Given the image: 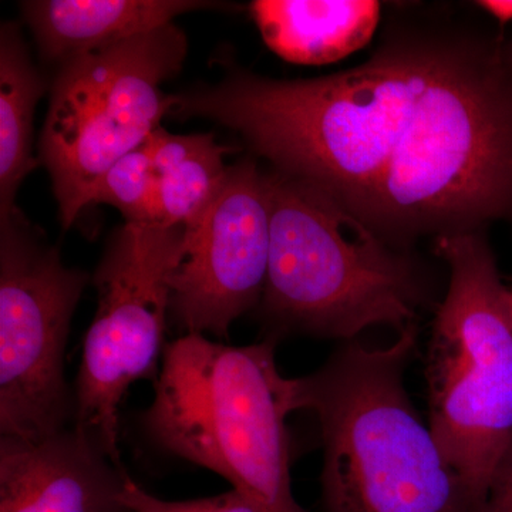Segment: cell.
I'll return each mask as SVG.
<instances>
[{
    "label": "cell",
    "instance_id": "3",
    "mask_svg": "<svg viewBox=\"0 0 512 512\" xmlns=\"http://www.w3.org/2000/svg\"><path fill=\"white\" fill-rule=\"evenodd\" d=\"M417 338L413 323L389 348L346 343L316 372L289 379L293 413L319 423L326 512H473L404 386Z\"/></svg>",
    "mask_w": 512,
    "mask_h": 512
},
{
    "label": "cell",
    "instance_id": "15",
    "mask_svg": "<svg viewBox=\"0 0 512 512\" xmlns=\"http://www.w3.org/2000/svg\"><path fill=\"white\" fill-rule=\"evenodd\" d=\"M46 90L15 23L0 30V220L18 210L16 194L39 161L32 153L37 101Z\"/></svg>",
    "mask_w": 512,
    "mask_h": 512
},
{
    "label": "cell",
    "instance_id": "20",
    "mask_svg": "<svg viewBox=\"0 0 512 512\" xmlns=\"http://www.w3.org/2000/svg\"><path fill=\"white\" fill-rule=\"evenodd\" d=\"M508 299H510V313H511V320H512V288L508 289Z\"/></svg>",
    "mask_w": 512,
    "mask_h": 512
},
{
    "label": "cell",
    "instance_id": "11",
    "mask_svg": "<svg viewBox=\"0 0 512 512\" xmlns=\"http://www.w3.org/2000/svg\"><path fill=\"white\" fill-rule=\"evenodd\" d=\"M127 477L73 426L40 440L0 439V512H127Z\"/></svg>",
    "mask_w": 512,
    "mask_h": 512
},
{
    "label": "cell",
    "instance_id": "16",
    "mask_svg": "<svg viewBox=\"0 0 512 512\" xmlns=\"http://www.w3.org/2000/svg\"><path fill=\"white\" fill-rule=\"evenodd\" d=\"M93 204L113 205L130 224L163 225L158 180L146 143L120 158L103 175L93 192Z\"/></svg>",
    "mask_w": 512,
    "mask_h": 512
},
{
    "label": "cell",
    "instance_id": "4",
    "mask_svg": "<svg viewBox=\"0 0 512 512\" xmlns=\"http://www.w3.org/2000/svg\"><path fill=\"white\" fill-rule=\"evenodd\" d=\"M278 340L228 346L184 335L168 343L143 423L163 450L225 478L256 512H306L292 490L293 410L275 362Z\"/></svg>",
    "mask_w": 512,
    "mask_h": 512
},
{
    "label": "cell",
    "instance_id": "5",
    "mask_svg": "<svg viewBox=\"0 0 512 512\" xmlns=\"http://www.w3.org/2000/svg\"><path fill=\"white\" fill-rule=\"evenodd\" d=\"M265 187L271 247L261 308L269 336L350 340L376 325H413L424 291L406 252L292 178L271 171Z\"/></svg>",
    "mask_w": 512,
    "mask_h": 512
},
{
    "label": "cell",
    "instance_id": "18",
    "mask_svg": "<svg viewBox=\"0 0 512 512\" xmlns=\"http://www.w3.org/2000/svg\"><path fill=\"white\" fill-rule=\"evenodd\" d=\"M476 512H512V443L501 458L485 500Z\"/></svg>",
    "mask_w": 512,
    "mask_h": 512
},
{
    "label": "cell",
    "instance_id": "14",
    "mask_svg": "<svg viewBox=\"0 0 512 512\" xmlns=\"http://www.w3.org/2000/svg\"><path fill=\"white\" fill-rule=\"evenodd\" d=\"M146 147L158 180L161 224L195 227L227 180L224 156L229 148L218 144L211 133L180 136L161 127Z\"/></svg>",
    "mask_w": 512,
    "mask_h": 512
},
{
    "label": "cell",
    "instance_id": "7",
    "mask_svg": "<svg viewBox=\"0 0 512 512\" xmlns=\"http://www.w3.org/2000/svg\"><path fill=\"white\" fill-rule=\"evenodd\" d=\"M187 52L183 30L168 25L57 66L40 161L64 229L92 205L103 175L143 146L173 109L161 84L180 72Z\"/></svg>",
    "mask_w": 512,
    "mask_h": 512
},
{
    "label": "cell",
    "instance_id": "19",
    "mask_svg": "<svg viewBox=\"0 0 512 512\" xmlns=\"http://www.w3.org/2000/svg\"><path fill=\"white\" fill-rule=\"evenodd\" d=\"M477 5L487 10L501 25L512 20V0H484V2H478Z\"/></svg>",
    "mask_w": 512,
    "mask_h": 512
},
{
    "label": "cell",
    "instance_id": "17",
    "mask_svg": "<svg viewBox=\"0 0 512 512\" xmlns=\"http://www.w3.org/2000/svg\"><path fill=\"white\" fill-rule=\"evenodd\" d=\"M121 504L127 512H256L238 491L188 501H165L148 493L130 476L126 478Z\"/></svg>",
    "mask_w": 512,
    "mask_h": 512
},
{
    "label": "cell",
    "instance_id": "12",
    "mask_svg": "<svg viewBox=\"0 0 512 512\" xmlns=\"http://www.w3.org/2000/svg\"><path fill=\"white\" fill-rule=\"evenodd\" d=\"M214 6L198 0H33L23 2L22 10L40 55L59 66L173 25L184 13Z\"/></svg>",
    "mask_w": 512,
    "mask_h": 512
},
{
    "label": "cell",
    "instance_id": "13",
    "mask_svg": "<svg viewBox=\"0 0 512 512\" xmlns=\"http://www.w3.org/2000/svg\"><path fill=\"white\" fill-rule=\"evenodd\" d=\"M269 49L288 62L326 64L369 42L380 19L370 0H258L251 5Z\"/></svg>",
    "mask_w": 512,
    "mask_h": 512
},
{
    "label": "cell",
    "instance_id": "2",
    "mask_svg": "<svg viewBox=\"0 0 512 512\" xmlns=\"http://www.w3.org/2000/svg\"><path fill=\"white\" fill-rule=\"evenodd\" d=\"M512 220V49L444 30L399 147L353 218L397 251Z\"/></svg>",
    "mask_w": 512,
    "mask_h": 512
},
{
    "label": "cell",
    "instance_id": "6",
    "mask_svg": "<svg viewBox=\"0 0 512 512\" xmlns=\"http://www.w3.org/2000/svg\"><path fill=\"white\" fill-rule=\"evenodd\" d=\"M434 251L450 282L427 353L430 429L476 512L512 443L510 299L483 232L437 238Z\"/></svg>",
    "mask_w": 512,
    "mask_h": 512
},
{
    "label": "cell",
    "instance_id": "8",
    "mask_svg": "<svg viewBox=\"0 0 512 512\" xmlns=\"http://www.w3.org/2000/svg\"><path fill=\"white\" fill-rule=\"evenodd\" d=\"M187 228L126 222L111 235L93 282L97 309L74 389V429L120 457V406L140 379L156 382L165 322Z\"/></svg>",
    "mask_w": 512,
    "mask_h": 512
},
{
    "label": "cell",
    "instance_id": "9",
    "mask_svg": "<svg viewBox=\"0 0 512 512\" xmlns=\"http://www.w3.org/2000/svg\"><path fill=\"white\" fill-rule=\"evenodd\" d=\"M90 276L19 210L0 220V433L40 440L73 423L64 352Z\"/></svg>",
    "mask_w": 512,
    "mask_h": 512
},
{
    "label": "cell",
    "instance_id": "21",
    "mask_svg": "<svg viewBox=\"0 0 512 512\" xmlns=\"http://www.w3.org/2000/svg\"><path fill=\"white\" fill-rule=\"evenodd\" d=\"M511 49H512V46H511Z\"/></svg>",
    "mask_w": 512,
    "mask_h": 512
},
{
    "label": "cell",
    "instance_id": "1",
    "mask_svg": "<svg viewBox=\"0 0 512 512\" xmlns=\"http://www.w3.org/2000/svg\"><path fill=\"white\" fill-rule=\"evenodd\" d=\"M441 36L439 29L394 33L362 66L319 79L234 72L174 96L170 113L231 128L276 173L353 220L399 147Z\"/></svg>",
    "mask_w": 512,
    "mask_h": 512
},
{
    "label": "cell",
    "instance_id": "10",
    "mask_svg": "<svg viewBox=\"0 0 512 512\" xmlns=\"http://www.w3.org/2000/svg\"><path fill=\"white\" fill-rule=\"evenodd\" d=\"M271 247L265 174L252 160L229 167L211 207L187 229L174 276L170 318L185 335L227 338L229 328L264 296Z\"/></svg>",
    "mask_w": 512,
    "mask_h": 512
}]
</instances>
